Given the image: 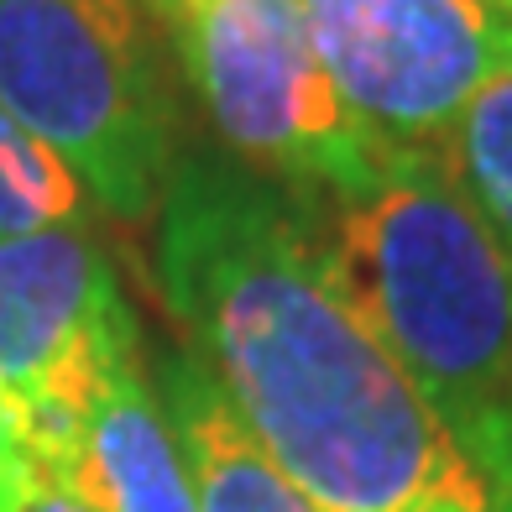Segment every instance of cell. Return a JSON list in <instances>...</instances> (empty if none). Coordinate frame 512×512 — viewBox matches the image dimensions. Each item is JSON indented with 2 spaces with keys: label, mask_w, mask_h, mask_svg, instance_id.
Here are the masks:
<instances>
[{
  "label": "cell",
  "mask_w": 512,
  "mask_h": 512,
  "mask_svg": "<svg viewBox=\"0 0 512 512\" xmlns=\"http://www.w3.org/2000/svg\"><path fill=\"white\" fill-rule=\"evenodd\" d=\"M0 105L115 225H152L189 121L147 0H0Z\"/></svg>",
  "instance_id": "3957f363"
},
{
  "label": "cell",
  "mask_w": 512,
  "mask_h": 512,
  "mask_svg": "<svg viewBox=\"0 0 512 512\" xmlns=\"http://www.w3.org/2000/svg\"><path fill=\"white\" fill-rule=\"evenodd\" d=\"M434 152L512 256V68L455 115Z\"/></svg>",
  "instance_id": "9c48e42d"
},
{
  "label": "cell",
  "mask_w": 512,
  "mask_h": 512,
  "mask_svg": "<svg viewBox=\"0 0 512 512\" xmlns=\"http://www.w3.org/2000/svg\"><path fill=\"white\" fill-rule=\"evenodd\" d=\"M152 288L319 512H512L340 293L304 209L199 136L152 215Z\"/></svg>",
  "instance_id": "6da1fadb"
},
{
  "label": "cell",
  "mask_w": 512,
  "mask_h": 512,
  "mask_svg": "<svg viewBox=\"0 0 512 512\" xmlns=\"http://www.w3.org/2000/svg\"><path fill=\"white\" fill-rule=\"evenodd\" d=\"M345 110L382 147H439L512 68V0H304Z\"/></svg>",
  "instance_id": "5b68a950"
},
{
  "label": "cell",
  "mask_w": 512,
  "mask_h": 512,
  "mask_svg": "<svg viewBox=\"0 0 512 512\" xmlns=\"http://www.w3.org/2000/svg\"><path fill=\"white\" fill-rule=\"evenodd\" d=\"M89 225V194L32 131H21L0 105V230H53Z\"/></svg>",
  "instance_id": "30bf717a"
},
{
  "label": "cell",
  "mask_w": 512,
  "mask_h": 512,
  "mask_svg": "<svg viewBox=\"0 0 512 512\" xmlns=\"http://www.w3.org/2000/svg\"><path fill=\"white\" fill-rule=\"evenodd\" d=\"M42 471H48V465L27 450V439H21V429H16L11 403L0 398V512H21V502H27L32 481Z\"/></svg>",
  "instance_id": "8fae6325"
},
{
  "label": "cell",
  "mask_w": 512,
  "mask_h": 512,
  "mask_svg": "<svg viewBox=\"0 0 512 512\" xmlns=\"http://www.w3.org/2000/svg\"><path fill=\"white\" fill-rule=\"evenodd\" d=\"M74 481L95 512H199L189 465L147 377V351L115 361L89 392Z\"/></svg>",
  "instance_id": "52a82bcc"
},
{
  "label": "cell",
  "mask_w": 512,
  "mask_h": 512,
  "mask_svg": "<svg viewBox=\"0 0 512 512\" xmlns=\"http://www.w3.org/2000/svg\"><path fill=\"white\" fill-rule=\"evenodd\" d=\"M324 267L460 455L512 507V256L434 147L298 204Z\"/></svg>",
  "instance_id": "7a4b0ae2"
},
{
  "label": "cell",
  "mask_w": 512,
  "mask_h": 512,
  "mask_svg": "<svg viewBox=\"0 0 512 512\" xmlns=\"http://www.w3.org/2000/svg\"><path fill=\"white\" fill-rule=\"evenodd\" d=\"M178 89L215 147L293 204L361 183L382 162L324 68L304 0H147Z\"/></svg>",
  "instance_id": "277c9868"
},
{
  "label": "cell",
  "mask_w": 512,
  "mask_h": 512,
  "mask_svg": "<svg viewBox=\"0 0 512 512\" xmlns=\"http://www.w3.org/2000/svg\"><path fill=\"white\" fill-rule=\"evenodd\" d=\"M147 377L189 465L199 512H319L283 476V465L256 445V434L236 418L194 351L157 345Z\"/></svg>",
  "instance_id": "ba28073f"
},
{
  "label": "cell",
  "mask_w": 512,
  "mask_h": 512,
  "mask_svg": "<svg viewBox=\"0 0 512 512\" xmlns=\"http://www.w3.org/2000/svg\"><path fill=\"white\" fill-rule=\"evenodd\" d=\"M434 512H471V507H434Z\"/></svg>",
  "instance_id": "7c38bea8"
},
{
  "label": "cell",
  "mask_w": 512,
  "mask_h": 512,
  "mask_svg": "<svg viewBox=\"0 0 512 512\" xmlns=\"http://www.w3.org/2000/svg\"><path fill=\"white\" fill-rule=\"evenodd\" d=\"M142 351V319L95 225L0 230V398L89 403L115 361Z\"/></svg>",
  "instance_id": "8992f818"
}]
</instances>
